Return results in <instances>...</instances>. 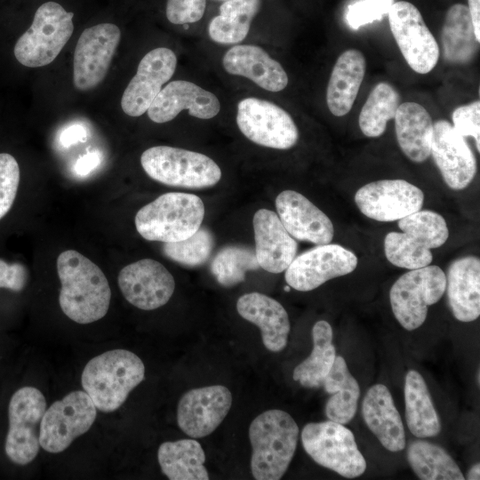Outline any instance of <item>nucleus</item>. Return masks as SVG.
<instances>
[{
    "label": "nucleus",
    "mask_w": 480,
    "mask_h": 480,
    "mask_svg": "<svg viewBox=\"0 0 480 480\" xmlns=\"http://www.w3.org/2000/svg\"><path fill=\"white\" fill-rule=\"evenodd\" d=\"M57 271L61 284L59 303L68 318L86 324L105 316L111 291L95 263L76 251L67 250L58 256Z\"/></svg>",
    "instance_id": "f257e3e1"
},
{
    "label": "nucleus",
    "mask_w": 480,
    "mask_h": 480,
    "mask_svg": "<svg viewBox=\"0 0 480 480\" xmlns=\"http://www.w3.org/2000/svg\"><path fill=\"white\" fill-rule=\"evenodd\" d=\"M362 415L384 448L393 452L404 449V424L385 385L375 384L369 388L363 400Z\"/></svg>",
    "instance_id": "bb28decb"
},
{
    "label": "nucleus",
    "mask_w": 480,
    "mask_h": 480,
    "mask_svg": "<svg viewBox=\"0 0 480 480\" xmlns=\"http://www.w3.org/2000/svg\"><path fill=\"white\" fill-rule=\"evenodd\" d=\"M222 65L228 73L248 78L268 92H280L289 82L282 65L258 45L232 46L225 52Z\"/></svg>",
    "instance_id": "b1692460"
},
{
    "label": "nucleus",
    "mask_w": 480,
    "mask_h": 480,
    "mask_svg": "<svg viewBox=\"0 0 480 480\" xmlns=\"http://www.w3.org/2000/svg\"><path fill=\"white\" fill-rule=\"evenodd\" d=\"M162 472L171 480H208L205 454L195 439L163 443L157 452Z\"/></svg>",
    "instance_id": "2f4dec72"
},
{
    "label": "nucleus",
    "mask_w": 480,
    "mask_h": 480,
    "mask_svg": "<svg viewBox=\"0 0 480 480\" xmlns=\"http://www.w3.org/2000/svg\"><path fill=\"white\" fill-rule=\"evenodd\" d=\"M388 14L390 30L407 64L416 73H429L439 60L440 49L418 8L399 1Z\"/></svg>",
    "instance_id": "ddd939ff"
},
{
    "label": "nucleus",
    "mask_w": 480,
    "mask_h": 480,
    "mask_svg": "<svg viewBox=\"0 0 480 480\" xmlns=\"http://www.w3.org/2000/svg\"><path fill=\"white\" fill-rule=\"evenodd\" d=\"M223 1H226V0H223Z\"/></svg>",
    "instance_id": "3c124183"
},
{
    "label": "nucleus",
    "mask_w": 480,
    "mask_h": 480,
    "mask_svg": "<svg viewBox=\"0 0 480 480\" xmlns=\"http://www.w3.org/2000/svg\"><path fill=\"white\" fill-rule=\"evenodd\" d=\"M408 462L415 475L422 480H464L460 468L441 446L414 440L407 449Z\"/></svg>",
    "instance_id": "c9c22d12"
},
{
    "label": "nucleus",
    "mask_w": 480,
    "mask_h": 480,
    "mask_svg": "<svg viewBox=\"0 0 480 480\" xmlns=\"http://www.w3.org/2000/svg\"><path fill=\"white\" fill-rule=\"evenodd\" d=\"M214 247V238L206 228H199L189 237L164 243L163 252L170 260L187 267L200 266L207 261Z\"/></svg>",
    "instance_id": "58836bf2"
},
{
    "label": "nucleus",
    "mask_w": 480,
    "mask_h": 480,
    "mask_svg": "<svg viewBox=\"0 0 480 480\" xmlns=\"http://www.w3.org/2000/svg\"><path fill=\"white\" fill-rule=\"evenodd\" d=\"M366 62L356 49L343 52L337 59L326 90V103L335 116H343L353 107L364 77Z\"/></svg>",
    "instance_id": "cd10ccee"
},
{
    "label": "nucleus",
    "mask_w": 480,
    "mask_h": 480,
    "mask_svg": "<svg viewBox=\"0 0 480 480\" xmlns=\"http://www.w3.org/2000/svg\"><path fill=\"white\" fill-rule=\"evenodd\" d=\"M453 128L463 137L471 136L480 152V101L456 108L452 115Z\"/></svg>",
    "instance_id": "79ce46f5"
},
{
    "label": "nucleus",
    "mask_w": 480,
    "mask_h": 480,
    "mask_svg": "<svg viewBox=\"0 0 480 480\" xmlns=\"http://www.w3.org/2000/svg\"><path fill=\"white\" fill-rule=\"evenodd\" d=\"M404 404L407 427L414 436L427 438L440 433V418L427 383L415 370H410L405 376Z\"/></svg>",
    "instance_id": "7c9ffc66"
},
{
    "label": "nucleus",
    "mask_w": 480,
    "mask_h": 480,
    "mask_svg": "<svg viewBox=\"0 0 480 480\" xmlns=\"http://www.w3.org/2000/svg\"><path fill=\"white\" fill-rule=\"evenodd\" d=\"M176 66L177 57L169 48L157 47L146 53L123 93V111L132 117L143 115L162 86L172 78Z\"/></svg>",
    "instance_id": "6ab92c4d"
},
{
    "label": "nucleus",
    "mask_w": 480,
    "mask_h": 480,
    "mask_svg": "<svg viewBox=\"0 0 480 480\" xmlns=\"http://www.w3.org/2000/svg\"><path fill=\"white\" fill-rule=\"evenodd\" d=\"M261 0H226L220 13L209 23L210 38L218 44H234L249 33L252 21L260 12Z\"/></svg>",
    "instance_id": "72a5a7b5"
},
{
    "label": "nucleus",
    "mask_w": 480,
    "mask_h": 480,
    "mask_svg": "<svg viewBox=\"0 0 480 480\" xmlns=\"http://www.w3.org/2000/svg\"><path fill=\"white\" fill-rule=\"evenodd\" d=\"M445 291L453 316L472 322L480 316V260L464 256L453 260L445 274Z\"/></svg>",
    "instance_id": "393cba45"
},
{
    "label": "nucleus",
    "mask_w": 480,
    "mask_h": 480,
    "mask_svg": "<svg viewBox=\"0 0 480 480\" xmlns=\"http://www.w3.org/2000/svg\"><path fill=\"white\" fill-rule=\"evenodd\" d=\"M86 130L80 124H73L64 129L60 136V142L63 147H69L79 141H85Z\"/></svg>",
    "instance_id": "a18cd8bd"
},
{
    "label": "nucleus",
    "mask_w": 480,
    "mask_h": 480,
    "mask_svg": "<svg viewBox=\"0 0 480 480\" xmlns=\"http://www.w3.org/2000/svg\"><path fill=\"white\" fill-rule=\"evenodd\" d=\"M232 395L222 385L193 388L179 401L177 422L180 428L193 438L212 434L228 415Z\"/></svg>",
    "instance_id": "a211bd4d"
},
{
    "label": "nucleus",
    "mask_w": 480,
    "mask_h": 480,
    "mask_svg": "<svg viewBox=\"0 0 480 480\" xmlns=\"http://www.w3.org/2000/svg\"><path fill=\"white\" fill-rule=\"evenodd\" d=\"M45 410L46 400L36 388L22 387L12 396L8 406L9 428L4 450L13 463L27 465L38 454V425Z\"/></svg>",
    "instance_id": "9b49d317"
},
{
    "label": "nucleus",
    "mask_w": 480,
    "mask_h": 480,
    "mask_svg": "<svg viewBox=\"0 0 480 480\" xmlns=\"http://www.w3.org/2000/svg\"><path fill=\"white\" fill-rule=\"evenodd\" d=\"M445 184L454 190L467 188L476 173V156L460 135L446 120L434 123L431 153Z\"/></svg>",
    "instance_id": "aec40b11"
},
{
    "label": "nucleus",
    "mask_w": 480,
    "mask_h": 480,
    "mask_svg": "<svg viewBox=\"0 0 480 480\" xmlns=\"http://www.w3.org/2000/svg\"><path fill=\"white\" fill-rule=\"evenodd\" d=\"M399 103V93L391 84L385 82L376 84L359 115L361 132L371 138L382 135L387 123L395 118Z\"/></svg>",
    "instance_id": "e433bc0d"
},
{
    "label": "nucleus",
    "mask_w": 480,
    "mask_h": 480,
    "mask_svg": "<svg viewBox=\"0 0 480 480\" xmlns=\"http://www.w3.org/2000/svg\"><path fill=\"white\" fill-rule=\"evenodd\" d=\"M73 12L56 2L40 5L31 26L14 45L18 62L28 68H40L52 62L73 34Z\"/></svg>",
    "instance_id": "0eeeda50"
},
{
    "label": "nucleus",
    "mask_w": 480,
    "mask_h": 480,
    "mask_svg": "<svg viewBox=\"0 0 480 480\" xmlns=\"http://www.w3.org/2000/svg\"><path fill=\"white\" fill-rule=\"evenodd\" d=\"M355 202L366 217L394 221L420 211L424 193L404 180H380L361 187L355 195Z\"/></svg>",
    "instance_id": "dca6fc26"
},
{
    "label": "nucleus",
    "mask_w": 480,
    "mask_h": 480,
    "mask_svg": "<svg viewBox=\"0 0 480 480\" xmlns=\"http://www.w3.org/2000/svg\"><path fill=\"white\" fill-rule=\"evenodd\" d=\"M185 109L194 117L211 119L220 112V104L215 94L195 83L174 80L162 88L147 112L150 120L163 124Z\"/></svg>",
    "instance_id": "412c9836"
},
{
    "label": "nucleus",
    "mask_w": 480,
    "mask_h": 480,
    "mask_svg": "<svg viewBox=\"0 0 480 480\" xmlns=\"http://www.w3.org/2000/svg\"><path fill=\"white\" fill-rule=\"evenodd\" d=\"M312 339L311 354L295 367L292 373L295 381L309 388L323 386L336 357L335 347L332 344V329L328 322L320 320L314 324Z\"/></svg>",
    "instance_id": "f704fd0d"
},
{
    "label": "nucleus",
    "mask_w": 480,
    "mask_h": 480,
    "mask_svg": "<svg viewBox=\"0 0 480 480\" xmlns=\"http://www.w3.org/2000/svg\"><path fill=\"white\" fill-rule=\"evenodd\" d=\"M468 2L475 35L476 40L480 42V0H468Z\"/></svg>",
    "instance_id": "de8ad7c7"
},
{
    "label": "nucleus",
    "mask_w": 480,
    "mask_h": 480,
    "mask_svg": "<svg viewBox=\"0 0 480 480\" xmlns=\"http://www.w3.org/2000/svg\"><path fill=\"white\" fill-rule=\"evenodd\" d=\"M28 279L27 268L21 263L9 264L0 259V288L20 292Z\"/></svg>",
    "instance_id": "c03bdc74"
},
{
    "label": "nucleus",
    "mask_w": 480,
    "mask_h": 480,
    "mask_svg": "<svg viewBox=\"0 0 480 480\" xmlns=\"http://www.w3.org/2000/svg\"><path fill=\"white\" fill-rule=\"evenodd\" d=\"M276 208L282 224L294 239L316 245L332 242V220L300 193L282 191L276 198Z\"/></svg>",
    "instance_id": "4be33fe9"
},
{
    "label": "nucleus",
    "mask_w": 480,
    "mask_h": 480,
    "mask_svg": "<svg viewBox=\"0 0 480 480\" xmlns=\"http://www.w3.org/2000/svg\"><path fill=\"white\" fill-rule=\"evenodd\" d=\"M301 442L306 452L319 465L346 478H356L366 469L354 434L343 424L327 420L304 426Z\"/></svg>",
    "instance_id": "6e6552de"
},
{
    "label": "nucleus",
    "mask_w": 480,
    "mask_h": 480,
    "mask_svg": "<svg viewBox=\"0 0 480 480\" xmlns=\"http://www.w3.org/2000/svg\"><path fill=\"white\" fill-rule=\"evenodd\" d=\"M445 285V274L438 266L410 269L402 275L389 291L391 308L397 322L407 331L420 327L428 307L442 298Z\"/></svg>",
    "instance_id": "1a4fd4ad"
},
{
    "label": "nucleus",
    "mask_w": 480,
    "mask_h": 480,
    "mask_svg": "<svg viewBox=\"0 0 480 480\" xmlns=\"http://www.w3.org/2000/svg\"><path fill=\"white\" fill-rule=\"evenodd\" d=\"M100 161V156L97 152L87 153L76 161L75 172L81 176L87 175L99 165Z\"/></svg>",
    "instance_id": "49530a36"
},
{
    "label": "nucleus",
    "mask_w": 480,
    "mask_h": 480,
    "mask_svg": "<svg viewBox=\"0 0 480 480\" xmlns=\"http://www.w3.org/2000/svg\"><path fill=\"white\" fill-rule=\"evenodd\" d=\"M20 183V167L11 154L0 153V220L10 211Z\"/></svg>",
    "instance_id": "ea45409f"
},
{
    "label": "nucleus",
    "mask_w": 480,
    "mask_h": 480,
    "mask_svg": "<svg viewBox=\"0 0 480 480\" xmlns=\"http://www.w3.org/2000/svg\"><path fill=\"white\" fill-rule=\"evenodd\" d=\"M468 480H479L480 479V464H475L467 473Z\"/></svg>",
    "instance_id": "09e8293b"
},
{
    "label": "nucleus",
    "mask_w": 480,
    "mask_h": 480,
    "mask_svg": "<svg viewBox=\"0 0 480 480\" xmlns=\"http://www.w3.org/2000/svg\"><path fill=\"white\" fill-rule=\"evenodd\" d=\"M206 0H167L166 18L176 25L197 22L204 14Z\"/></svg>",
    "instance_id": "37998d69"
},
{
    "label": "nucleus",
    "mask_w": 480,
    "mask_h": 480,
    "mask_svg": "<svg viewBox=\"0 0 480 480\" xmlns=\"http://www.w3.org/2000/svg\"><path fill=\"white\" fill-rule=\"evenodd\" d=\"M260 268L254 250L243 245H229L219 251L211 263V272L218 283L231 287L245 278V273Z\"/></svg>",
    "instance_id": "4c0bfd02"
},
{
    "label": "nucleus",
    "mask_w": 480,
    "mask_h": 480,
    "mask_svg": "<svg viewBox=\"0 0 480 480\" xmlns=\"http://www.w3.org/2000/svg\"><path fill=\"white\" fill-rule=\"evenodd\" d=\"M236 309L243 318L260 328L267 349L279 352L286 347L290 320L277 300L256 292L245 293L237 300Z\"/></svg>",
    "instance_id": "a878e982"
},
{
    "label": "nucleus",
    "mask_w": 480,
    "mask_h": 480,
    "mask_svg": "<svg viewBox=\"0 0 480 480\" xmlns=\"http://www.w3.org/2000/svg\"><path fill=\"white\" fill-rule=\"evenodd\" d=\"M236 124L248 140L266 148L289 149L299 140V130L290 114L266 100L249 97L240 100Z\"/></svg>",
    "instance_id": "f8f14e48"
},
{
    "label": "nucleus",
    "mask_w": 480,
    "mask_h": 480,
    "mask_svg": "<svg viewBox=\"0 0 480 480\" xmlns=\"http://www.w3.org/2000/svg\"><path fill=\"white\" fill-rule=\"evenodd\" d=\"M323 386L332 395L325 405L326 417L343 425L350 422L356 412L360 388L342 356L335 357Z\"/></svg>",
    "instance_id": "473e14b6"
},
{
    "label": "nucleus",
    "mask_w": 480,
    "mask_h": 480,
    "mask_svg": "<svg viewBox=\"0 0 480 480\" xmlns=\"http://www.w3.org/2000/svg\"><path fill=\"white\" fill-rule=\"evenodd\" d=\"M357 262L356 255L340 244H318L296 256L285 269L284 278L292 288L308 292L353 272Z\"/></svg>",
    "instance_id": "2eb2a0df"
},
{
    "label": "nucleus",
    "mask_w": 480,
    "mask_h": 480,
    "mask_svg": "<svg viewBox=\"0 0 480 480\" xmlns=\"http://www.w3.org/2000/svg\"><path fill=\"white\" fill-rule=\"evenodd\" d=\"M145 172L164 185L186 188H204L221 178L219 165L204 154L184 148L156 146L140 156Z\"/></svg>",
    "instance_id": "423d86ee"
},
{
    "label": "nucleus",
    "mask_w": 480,
    "mask_h": 480,
    "mask_svg": "<svg viewBox=\"0 0 480 480\" xmlns=\"http://www.w3.org/2000/svg\"><path fill=\"white\" fill-rule=\"evenodd\" d=\"M118 285L124 299L142 310H153L171 299L175 281L159 261L143 259L123 268L118 274Z\"/></svg>",
    "instance_id": "f3484780"
},
{
    "label": "nucleus",
    "mask_w": 480,
    "mask_h": 480,
    "mask_svg": "<svg viewBox=\"0 0 480 480\" xmlns=\"http://www.w3.org/2000/svg\"><path fill=\"white\" fill-rule=\"evenodd\" d=\"M144 377L141 359L129 350L116 348L92 358L83 370L81 383L96 409L111 412L125 402Z\"/></svg>",
    "instance_id": "f03ea898"
},
{
    "label": "nucleus",
    "mask_w": 480,
    "mask_h": 480,
    "mask_svg": "<svg viewBox=\"0 0 480 480\" xmlns=\"http://www.w3.org/2000/svg\"><path fill=\"white\" fill-rule=\"evenodd\" d=\"M290 290H291V286H290V285H286V286L284 287V291H285V292H290Z\"/></svg>",
    "instance_id": "8fccbe9b"
},
{
    "label": "nucleus",
    "mask_w": 480,
    "mask_h": 480,
    "mask_svg": "<svg viewBox=\"0 0 480 480\" xmlns=\"http://www.w3.org/2000/svg\"><path fill=\"white\" fill-rule=\"evenodd\" d=\"M204 217V204L199 196L169 192L138 211L135 227L146 240L178 242L197 231Z\"/></svg>",
    "instance_id": "20e7f679"
},
{
    "label": "nucleus",
    "mask_w": 480,
    "mask_h": 480,
    "mask_svg": "<svg viewBox=\"0 0 480 480\" xmlns=\"http://www.w3.org/2000/svg\"><path fill=\"white\" fill-rule=\"evenodd\" d=\"M398 145L414 163L426 161L431 153L434 124L428 110L419 103L404 102L395 116Z\"/></svg>",
    "instance_id": "c85d7f7f"
},
{
    "label": "nucleus",
    "mask_w": 480,
    "mask_h": 480,
    "mask_svg": "<svg viewBox=\"0 0 480 480\" xmlns=\"http://www.w3.org/2000/svg\"><path fill=\"white\" fill-rule=\"evenodd\" d=\"M443 56L446 62L469 63L479 50L468 6L455 4L447 11L441 32Z\"/></svg>",
    "instance_id": "c756f323"
},
{
    "label": "nucleus",
    "mask_w": 480,
    "mask_h": 480,
    "mask_svg": "<svg viewBox=\"0 0 480 480\" xmlns=\"http://www.w3.org/2000/svg\"><path fill=\"white\" fill-rule=\"evenodd\" d=\"M252 222L260 268L274 274L284 271L296 257L298 243L273 211L258 210Z\"/></svg>",
    "instance_id": "5701e85b"
},
{
    "label": "nucleus",
    "mask_w": 480,
    "mask_h": 480,
    "mask_svg": "<svg viewBox=\"0 0 480 480\" xmlns=\"http://www.w3.org/2000/svg\"><path fill=\"white\" fill-rule=\"evenodd\" d=\"M394 0H360L348 6L346 15L348 25L353 29L380 20L389 12Z\"/></svg>",
    "instance_id": "a19ab883"
},
{
    "label": "nucleus",
    "mask_w": 480,
    "mask_h": 480,
    "mask_svg": "<svg viewBox=\"0 0 480 480\" xmlns=\"http://www.w3.org/2000/svg\"><path fill=\"white\" fill-rule=\"evenodd\" d=\"M402 232H389L384 239L388 260L398 267L415 269L428 266L433 260L431 249L442 246L448 239L445 220L439 213L423 210L397 220Z\"/></svg>",
    "instance_id": "39448f33"
},
{
    "label": "nucleus",
    "mask_w": 480,
    "mask_h": 480,
    "mask_svg": "<svg viewBox=\"0 0 480 480\" xmlns=\"http://www.w3.org/2000/svg\"><path fill=\"white\" fill-rule=\"evenodd\" d=\"M298 437L299 427L288 412L268 410L258 415L249 428L253 477L280 479L292 460Z\"/></svg>",
    "instance_id": "7ed1b4c3"
},
{
    "label": "nucleus",
    "mask_w": 480,
    "mask_h": 480,
    "mask_svg": "<svg viewBox=\"0 0 480 480\" xmlns=\"http://www.w3.org/2000/svg\"><path fill=\"white\" fill-rule=\"evenodd\" d=\"M120 38V29L113 23L97 24L82 32L73 60V84L77 90L93 89L104 80Z\"/></svg>",
    "instance_id": "4468645a"
},
{
    "label": "nucleus",
    "mask_w": 480,
    "mask_h": 480,
    "mask_svg": "<svg viewBox=\"0 0 480 480\" xmlns=\"http://www.w3.org/2000/svg\"><path fill=\"white\" fill-rule=\"evenodd\" d=\"M96 417V407L85 391L68 393L45 410L39 427L40 446L51 453L65 451L91 428Z\"/></svg>",
    "instance_id": "9d476101"
}]
</instances>
